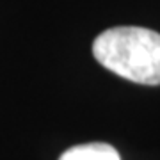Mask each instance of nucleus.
Segmentation results:
<instances>
[{"instance_id": "obj_1", "label": "nucleus", "mask_w": 160, "mask_h": 160, "mask_svg": "<svg viewBox=\"0 0 160 160\" xmlns=\"http://www.w3.org/2000/svg\"><path fill=\"white\" fill-rule=\"evenodd\" d=\"M103 68L144 86H160V34L144 27H114L92 43Z\"/></svg>"}, {"instance_id": "obj_2", "label": "nucleus", "mask_w": 160, "mask_h": 160, "mask_svg": "<svg viewBox=\"0 0 160 160\" xmlns=\"http://www.w3.org/2000/svg\"><path fill=\"white\" fill-rule=\"evenodd\" d=\"M59 160H121V157L110 144L89 142L66 149Z\"/></svg>"}]
</instances>
